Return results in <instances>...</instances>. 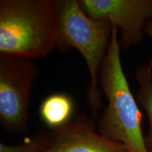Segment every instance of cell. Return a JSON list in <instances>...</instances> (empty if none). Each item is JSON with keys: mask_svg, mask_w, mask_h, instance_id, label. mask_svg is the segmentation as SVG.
Returning a JSON list of instances; mask_svg holds the SVG:
<instances>
[{"mask_svg": "<svg viewBox=\"0 0 152 152\" xmlns=\"http://www.w3.org/2000/svg\"><path fill=\"white\" fill-rule=\"evenodd\" d=\"M118 30L113 27L99 83L108 104L98 120L99 133L128 152H149L142 128V113L131 92L121 59Z\"/></svg>", "mask_w": 152, "mask_h": 152, "instance_id": "cell-1", "label": "cell"}, {"mask_svg": "<svg viewBox=\"0 0 152 152\" xmlns=\"http://www.w3.org/2000/svg\"><path fill=\"white\" fill-rule=\"evenodd\" d=\"M58 44L54 1H0V54L33 60L47 56Z\"/></svg>", "mask_w": 152, "mask_h": 152, "instance_id": "cell-2", "label": "cell"}, {"mask_svg": "<svg viewBox=\"0 0 152 152\" xmlns=\"http://www.w3.org/2000/svg\"><path fill=\"white\" fill-rule=\"evenodd\" d=\"M54 2L58 22V48H75L84 58L90 80L87 91L89 103L95 118L102 106L99 77L113 26L107 20L89 16L78 0H57Z\"/></svg>", "mask_w": 152, "mask_h": 152, "instance_id": "cell-3", "label": "cell"}, {"mask_svg": "<svg viewBox=\"0 0 152 152\" xmlns=\"http://www.w3.org/2000/svg\"><path fill=\"white\" fill-rule=\"evenodd\" d=\"M38 72L32 59L0 54V122L8 132L22 133L27 129Z\"/></svg>", "mask_w": 152, "mask_h": 152, "instance_id": "cell-4", "label": "cell"}, {"mask_svg": "<svg viewBox=\"0 0 152 152\" xmlns=\"http://www.w3.org/2000/svg\"><path fill=\"white\" fill-rule=\"evenodd\" d=\"M93 18L109 21L118 28L119 45L127 50L143 38L144 28L152 20V0H78Z\"/></svg>", "mask_w": 152, "mask_h": 152, "instance_id": "cell-5", "label": "cell"}, {"mask_svg": "<svg viewBox=\"0 0 152 152\" xmlns=\"http://www.w3.org/2000/svg\"><path fill=\"white\" fill-rule=\"evenodd\" d=\"M43 152H128L124 145L96 132L81 113L63 128L49 133Z\"/></svg>", "mask_w": 152, "mask_h": 152, "instance_id": "cell-6", "label": "cell"}, {"mask_svg": "<svg viewBox=\"0 0 152 152\" xmlns=\"http://www.w3.org/2000/svg\"><path fill=\"white\" fill-rule=\"evenodd\" d=\"M75 110L73 99L66 92H55L43 99L39 113L44 124L52 130L63 128L71 121Z\"/></svg>", "mask_w": 152, "mask_h": 152, "instance_id": "cell-7", "label": "cell"}, {"mask_svg": "<svg viewBox=\"0 0 152 152\" xmlns=\"http://www.w3.org/2000/svg\"><path fill=\"white\" fill-rule=\"evenodd\" d=\"M138 84L137 101L145 111L149 121V132L145 137L149 152H152V60L136 71Z\"/></svg>", "mask_w": 152, "mask_h": 152, "instance_id": "cell-8", "label": "cell"}, {"mask_svg": "<svg viewBox=\"0 0 152 152\" xmlns=\"http://www.w3.org/2000/svg\"><path fill=\"white\" fill-rule=\"evenodd\" d=\"M49 133L39 132L16 144L0 143V152H43L49 142Z\"/></svg>", "mask_w": 152, "mask_h": 152, "instance_id": "cell-9", "label": "cell"}, {"mask_svg": "<svg viewBox=\"0 0 152 152\" xmlns=\"http://www.w3.org/2000/svg\"><path fill=\"white\" fill-rule=\"evenodd\" d=\"M144 32L152 39V20L147 23L144 28Z\"/></svg>", "mask_w": 152, "mask_h": 152, "instance_id": "cell-10", "label": "cell"}]
</instances>
